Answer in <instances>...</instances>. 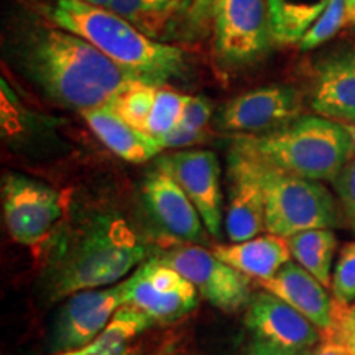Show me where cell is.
Wrapping results in <instances>:
<instances>
[{
	"label": "cell",
	"mask_w": 355,
	"mask_h": 355,
	"mask_svg": "<svg viewBox=\"0 0 355 355\" xmlns=\"http://www.w3.org/2000/svg\"><path fill=\"white\" fill-rule=\"evenodd\" d=\"M261 290L278 296L300 311L322 334L331 331L337 301L327 288L300 263L288 261L273 278L259 282Z\"/></svg>",
	"instance_id": "obj_16"
},
{
	"label": "cell",
	"mask_w": 355,
	"mask_h": 355,
	"mask_svg": "<svg viewBox=\"0 0 355 355\" xmlns=\"http://www.w3.org/2000/svg\"><path fill=\"white\" fill-rule=\"evenodd\" d=\"M322 337L343 343L352 355H355V303L336 304L334 322H332L331 331L322 334Z\"/></svg>",
	"instance_id": "obj_29"
},
{
	"label": "cell",
	"mask_w": 355,
	"mask_h": 355,
	"mask_svg": "<svg viewBox=\"0 0 355 355\" xmlns=\"http://www.w3.org/2000/svg\"><path fill=\"white\" fill-rule=\"evenodd\" d=\"M2 211L10 237L21 245H38L64 214L60 191L19 173L2 178Z\"/></svg>",
	"instance_id": "obj_6"
},
{
	"label": "cell",
	"mask_w": 355,
	"mask_h": 355,
	"mask_svg": "<svg viewBox=\"0 0 355 355\" xmlns=\"http://www.w3.org/2000/svg\"><path fill=\"white\" fill-rule=\"evenodd\" d=\"M332 296L337 303H355V242L340 247L331 283Z\"/></svg>",
	"instance_id": "obj_27"
},
{
	"label": "cell",
	"mask_w": 355,
	"mask_h": 355,
	"mask_svg": "<svg viewBox=\"0 0 355 355\" xmlns=\"http://www.w3.org/2000/svg\"><path fill=\"white\" fill-rule=\"evenodd\" d=\"M260 165L266 232L288 239L304 230L334 229L344 224L339 201L326 186L277 170L261 159Z\"/></svg>",
	"instance_id": "obj_5"
},
{
	"label": "cell",
	"mask_w": 355,
	"mask_h": 355,
	"mask_svg": "<svg viewBox=\"0 0 355 355\" xmlns=\"http://www.w3.org/2000/svg\"><path fill=\"white\" fill-rule=\"evenodd\" d=\"M81 114L97 139L107 146L110 152L128 163L140 165L158 157L162 152V146L155 137L123 121L110 105L89 109Z\"/></svg>",
	"instance_id": "obj_18"
},
{
	"label": "cell",
	"mask_w": 355,
	"mask_h": 355,
	"mask_svg": "<svg viewBox=\"0 0 355 355\" xmlns=\"http://www.w3.org/2000/svg\"><path fill=\"white\" fill-rule=\"evenodd\" d=\"M212 117V104L209 99L201 96H186L183 114L178 125L193 128V130H204Z\"/></svg>",
	"instance_id": "obj_30"
},
{
	"label": "cell",
	"mask_w": 355,
	"mask_h": 355,
	"mask_svg": "<svg viewBox=\"0 0 355 355\" xmlns=\"http://www.w3.org/2000/svg\"><path fill=\"white\" fill-rule=\"evenodd\" d=\"M273 43L266 0H217L214 8V46L222 63H255Z\"/></svg>",
	"instance_id": "obj_7"
},
{
	"label": "cell",
	"mask_w": 355,
	"mask_h": 355,
	"mask_svg": "<svg viewBox=\"0 0 355 355\" xmlns=\"http://www.w3.org/2000/svg\"><path fill=\"white\" fill-rule=\"evenodd\" d=\"M327 3L329 0H266L273 42L300 43Z\"/></svg>",
	"instance_id": "obj_21"
},
{
	"label": "cell",
	"mask_w": 355,
	"mask_h": 355,
	"mask_svg": "<svg viewBox=\"0 0 355 355\" xmlns=\"http://www.w3.org/2000/svg\"><path fill=\"white\" fill-rule=\"evenodd\" d=\"M155 166L166 171L183 188L201 216L211 235L220 234L224 196L220 188V166L209 150H178L157 158Z\"/></svg>",
	"instance_id": "obj_12"
},
{
	"label": "cell",
	"mask_w": 355,
	"mask_h": 355,
	"mask_svg": "<svg viewBox=\"0 0 355 355\" xmlns=\"http://www.w3.org/2000/svg\"><path fill=\"white\" fill-rule=\"evenodd\" d=\"M20 73L48 99L66 109L109 105L137 83H145L78 35L56 25L35 24L15 44Z\"/></svg>",
	"instance_id": "obj_1"
},
{
	"label": "cell",
	"mask_w": 355,
	"mask_h": 355,
	"mask_svg": "<svg viewBox=\"0 0 355 355\" xmlns=\"http://www.w3.org/2000/svg\"><path fill=\"white\" fill-rule=\"evenodd\" d=\"M245 324L257 339L278 347L313 350L322 340V332L308 318L268 291L252 298Z\"/></svg>",
	"instance_id": "obj_14"
},
{
	"label": "cell",
	"mask_w": 355,
	"mask_h": 355,
	"mask_svg": "<svg viewBox=\"0 0 355 355\" xmlns=\"http://www.w3.org/2000/svg\"><path fill=\"white\" fill-rule=\"evenodd\" d=\"M332 186L343 211L344 224H347L349 229L355 232V155L332 181Z\"/></svg>",
	"instance_id": "obj_28"
},
{
	"label": "cell",
	"mask_w": 355,
	"mask_h": 355,
	"mask_svg": "<svg viewBox=\"0 0 355 355\" xmlns=\"http://www.w3.org/2000/svg\"><path fill=\"white\" fill-rule=\"evenodd\" d=\"M311 355H352V352L343 343H337L334 339L322 337V340L313 349V354Z\"/></svg>",
	"instance_id": "obj_33"
},
{
	"label": "cell",
	"mask_w": 355,
	"mask_h": 355,
	"mask_svg": "<svg viewBox=\"0 0 355 355\" xmlns=\"http://www.w3.org/2000/svg\"><path fill=\"white\" fill-rule=\"evenodd\" d=\"M229 206L225 234L230 242L259 237L265 230V194L261 165L257 155L239 139L229 153Z\"/></svg>",
	"instance_id": "obj_11"
},
{
	"label": "cell",
	"mask_w": 355,
	"mask_h": 355,
	"mask_svg": "<svg viewBox=\"0 0 355 355\" xmlns=\"http://www.w3.org/2000/svg\"><path fill=\"white\" fill-rule=\"evenodd\" d=\"M157 322L132 304H122L115 311L104 331L81 349L60 355H132V343Z\"/></svg>",
	"instance_id": "obj_20"
},
{
	"label": "cell",
	"mask_w": 355,
	"mask_h": 355,
	"mask_svg": "<svg viewBox=\"0 0 355 355\" xmlns=\"http://www.w3.org/2000/svg\"><path fill=\"white\" fill-rule=\"evenodd\" d=\"M46 15L53 25L86 40L122 69L153 86L184 76L188 69L181 48L158 42L122 17L83 0H55Z\"/></svg>",
	"instance_id": "obj_3"
},
{
	"label": "cell",
	"mask_w": 355,
	"mask_h": 355,
	"mask_svg": "<svg viewBox=\"0 0 355 355\" xmlns=\"http://www.w3.org/2000/svg\"><path fill=\"white\" fill-rule=\"evenodd\" d=\"M122 304H125L122 283L71 295L53 319L46 337L48 350L60 355L92 343Z\"/></svg>",
	"instance_id": "obj_9"
},
{
	"label": "cell",
	"mask_w": 355,
	"mask_h": 355,
	"mask_svg": "<svg viewBox=\"0 0 355 355\" xmlns=\"http://www.w3.org/2000/svg\"><path fill=\"white\" fill-rule=\"evenodd\" d=\"M148 255L146 247L122 219L99 216L53 252L46 291L53 300L117 285Z\"/></svg>",
	"instance_id": "obj_2"
},
{
	"label": "cell",
	"mask_w": 355,
	"mask_h": 355,
	"mask_svg": "<svg viewBox=\"0 0 355 355\" xmlns=\"http://www.w3.org/2000/svg\"><path fill=\"white\" fill-rule=\"evenodd\" d=\"M184 101L186 96L178 94V92L163 86L159 87L148 123H146V133L157 139V137L171 132L181 121Z\"/></svg>",
	"instance_id": "obj_26"
},
{
	"label": "cell",
	"mask_w": 355,
	"mask_h": 355,
	"mask_svg": "<svg viewBox=\"0 0 355 355\" xmlns=\"http://www.w3.org/2000/svg\"><path fill=\"white\" fill-rule=\"evenodd\" d=\"M265 165L314 181H334L355 155L344 123L322 115H301L278 130L243 137Z\"/></svg>",
	"instance_id": "obj_4"
},
{
	"label": "cell",
	"mask_w": 355,
	"mask_h": 355,
	"mask_svg": "<svg viewBox=\"0 0 355 355\" xmlns=\"http://www.w3.org/2000/svg\"><path fill=\"white\" fill-rule=\"evenodd\" d=\"M159 87L162 86L137 83L115 97L109 105L121 115L123 121L146 133V123H148Z\"/></svg>",
	"instance_id": "obj_24"
},
{
	"label": "cell",
	"mask_w": 355,
	"mask_h": 355,
	"mask_svg": "<svg viewBox=\"0 0 355 355\" xmlns=\"http://www.w3.org/2000/svg\"><path fill=\"white\" fill-rule=\"evenodd\" d=\"M311 107L340 123H355V51L327 58L318 66Z\"/></svg>",
	"instance_id": "obj_17"
},
{
	"label": "cell",
	"mask_w": 355,
	"mask_h": 355,
	"mask_svg": "<svg viewBox=\"0 0 355 355\" xmlns=\"http://www.w3.org/2000/svg\"><path fill=\"white\" fill-rule=\"evenodd\" d=\"M345 130H347L350 133V137H352L354 144H355V123H344Z\"/></svg>",
	"instance_id": "obj_36"
},
{
	"label": "cell",
	"mask_w": 355,
	"mask_h": 355,
	"mask_svg": "<svg viewBox=\"0 0 355 355\" xmlns=\"http://www.w3.org/2000/svg\"><path fill=\"white\" fill-rule=\"evenodd\" d=\"M166 265L189 279L207 303L224 313H235L250 304L248 277L199 245H183L159 257Z\"/></svg>",
	"instance_id": "obj_10"
},
{
	"label": "cell",
	"mask_w": 355,
	"mask_h": 355,
	"mask_svg": "<svg viewBox=\"0 0 355 355\" xmlns=\"http://www.w3.org/2000/svg\"><path fill=\"white\" fill-rule=\"evenodd\" d=\"M216 3L217 0H191V17L198 21L207 20L211 15H214Z\"/></svg>",
	"instance_id": "obj_34"
},
{
	"label": "cell",
	"mask_w": 355,
	"mask_h": 355,
	"mask_svg": "<svg viewBox=\"0 0 355 355\" xmlns=\"http://www.w3.org/2000/svg\"><path fill=\"white\" fill-rule=\"evenodd\" d=\"M313 350H293V349H285L278 347V345H273L270 343H265V340L257 339L254 344H252L250 350H248L247 355H311Z\"/></svg>",
	"instance_id": "obj_32"
},
{
	"label": "cell",
	"mask_w": 355,
	"mask_h": 355,
	"mask_svg": "<svg viewBox=\"0 0 355 355\" xmlns=\"http://www.w3.org/2000/svg\"><path fill=\"white\" fill-rule=\"evenodd\" d=\"M144 201L155 222L171 237L186 243H204V222L193 201L173 178L155 166L145 176Z\"/></svg>",
	"instance_id": "obj_15"
},
{
	"label": "cell",
	"mask_w": 355,
	"mask_h": 355,
	"mask_svg": "<svg viewBox=\"0 0 355 355\" xmlns=\"http://www.w3.org/2000/svg\"><path fill=\"white\" fill-rule=\"evenodd\" d=\"M293 259L316 277L327 290L332 283V263L337 252V237L332 229H311L286 239Z\"/></svg>",
	"instance_id": "obj_22"
},
{
	"label": "cell",
	"mask_w": 355,
	"mask_h": 355,
	"mask_svg": "<svg viewBox=\"0 0 355 355\" xmlns=\"http://www.w3.org/2000/svg\"><path fill=\"white\" fill-rule=\"evenodd\" d=\"M89 6L112 12L152 38L162 37L173 12L184 0H83Z\"/></svg>",
	"instance_id": "obj_23"
},
{
	"label": "cell",
	"mask_w": 355,
	"mask_h": 355,
	"mask_svg": "<svg viewBox=\"0 0 355 355\" xmlns=\"http://www.w3.org/2000/svg\"><path fill=\"white\" fill-rule=\"evenodd\" d=\"M349 21L352 20H350L347 0H329L326 10L321 13L316 24L311 26L309 32L300 42V50L311 51L321 46L322 43L329 42L336 33H339L340 28Z\"/></svg>",
	"instance_id": "obj_25"
},
{
	"label": "cell",
	"mask_w": 355,
	"mask_h": 355,
	"mask_svg": "<svg viewBox=\"0 0 355 355\" xmlns=\"http://www.w3.org/2000/svg\"><path fill=\"white\" fill-rule=\"evenodd\" d=\"M212 252L224 263L259 282L273 278L293 259L286 239L268 232L250 241L219 245Z\"/></svg>",
	"instance_id": "obj_19"
},
{
	"label": "cell",
	"mask_w": 355,
	"mask_h": 355,
	"mask_svg": "<svg viewBox=\"0 0 355 355\" xmlns=\"http://www.w3.org/2000/svg\"><path fill=\"white\" fill-rule=\"evenodd\" d=\"M303 101L295 87L272 84L229 101L220 109L217 125L222 130L265 135L301 117Z\"/></svg>",
	"instance_id": "obj_13"
},
{
	"label": "cell",
	"mask_w": 355,
	"mask_h": 355,
	"mask_svg": "<svg viewBox=\"0 0 355 355\" xmlns=\"http://www.w3.org/2000/svg\"><path fill=\"white\" fill-rule=\"evenodd\" d=\"M122 285L125 304L141 309L157 322L178 321L198 306L196 286L159 257L137 266Z\"/></svg>",
	"instance_id": "obj_8"
},
{
	"label": "cell",
	"mask_w": 355,
	"mask_h": 355,
	"mask_svg": "<svg viewBox=\"0 0 355 355\" xmlns=\"http://www.w3.org/2000/svg\"><path fill=\"white\" fill-rule=\"evenodd\" d=\"M206 140V132L204 130H193V128H186L176 125L171 132L165 135L157 137V141L162 146V150L166 148H184V146L202 144Z\"/></svg>",
	"instance_id": "obj_31"
},
{
	"label": "cell",
	"mask_w": 355,
	"mask_h": 355,
	"mask_svg": "<svg viewBox=\"0 0 355 355\" xmlns=\"http://www.w3.org/2000/svg\"><path fill=\"white\" fill-rule=\"evenodd\" d=\"M349 12H350V20L355 21V0H347Z\"/></svg>",
	"instance_id": "obj_35"
}]
</instances>
